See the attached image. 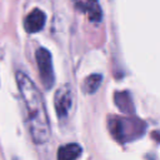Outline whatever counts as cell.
<instances>
[{"label":"cell","instance_id":"1","mask_svg":"<svg viewBox=\"0 0 160 160\" xmlns=\"http://www.w3.org/2000/svg\"><path fill=\"white\" fill-rule=\"evenodd\" d=\"M16 82L24 101L28 116V126L35 144H45L50 138V122L42 94L32 80L22 71L16 72Z\"/></svg>","mask_w":160,"mask_h":160},{"label":"cell","instance_id":"2","mask_svg":"<svg viewBox=\"0 0 160 160\" xmlns=\"http://www.w3.org/2000/svg\"><path fill=\"white\" fill-rule=\"evenodd\" d=\"M109 129L116 140L130 141L139 138L142 134L145 125L139 119L114 118L109 122Z\"/></svg>","mask_w":160,"mask_h":160},{"label":"cell","instance_id":"3","mask_svg":"<svg viewBox=\"0 0 160 160\" xmlns=\"http://www.w3.org/2000/svg\"><path fill=\"white\" fill-rule=\"evenodd\" d=\"M36 64L39 69V75L41 79V82L46 90H50L54 85L55 75H54V68H52V59L51 54L45 48H39L35 52Z\"/></svg>","mask_w":160,"mask_h":160},{"label":"cell","instance_id":"4","mask_svg":"<svg viewBox=\"0 0 160 160\" xmlns=\"http://www.w3.org/2000/svg\"><path fill=\"white\" fill-rule=\"evenodd\" d=\"M54 105L56 114L60 119H64L68 116L71 106H72V92L71 88L69 85H62L56 90L55 98H54Z\"/></svg>","mask_w":160,"mask_h":160},{"label":"cell","instance_id":"5","mask_svg":"<svg viewBox=\"0 0 160 160\" xmlns=\"http://www.w3.org/2000/svg\"><path fill=\"white\" fill-rule=\"evenodd\" d=\"M74 4L78 9L88 14V18L90 19V21H94V22L101 21L102 12L98 0H74Z\"/></svg>","mask_w":160,"mask_h":160},{"label":"cell","instance_id":"6","mask_svg":"<svg viewBox=\"0 0 160 160\" xmlns=\"http://www.w3.org/2000/svg\"><path fill=\"white\" fill-rule=\"evenodd\" d=\"M45 25V14L40 9L32 10L24 21V28L28 32H38Z\"/></svg>","mask_w":160,"mask_h":160},{"label":"cell","instance_id":"7","mask_svg":"<svg viewBox=\"0 0 160 160\" xmlns=\"http://www.w3.org/2000/svg\"><path fill=\"white\" fill-rule=\"evenodd\" d=\"M82 152V149L79 144H66L59 148L58 159L59 160H74L78 159Z\"/></svg>","mask_w":160,"mask_h":160},{"label":"cell","instance_id":"8","mask_svg":"<svg viewBox=\"0 0 160 160\" xmlns=\"http://www.w3.org/2000/svg\"><path fill=\"white\" fill-rule=\"evenodd\" d=\"M115 102L119 106V109L124 112H131L134 110V105H132V100L129 95V92L122 91V92H116L114 95Z\"/></svg>","mask_w":160,"mask_h":160},{"label":"cell","instance_id":"9","mask_svg":"<svg viewBox=\"0 0 160 160\" xmlns=\"http://www.w3.org/2000/svg\"><path fill=\"white\" fill-rule=\"evenodd\" d=\"M101 80H102V76L100 74H92V75H89L85 80H84V84H82V90L88 94H92L95 92L99 86L101 85Z\"/></svg>","mask_w":160,"mask_h":160}]
</instances>
